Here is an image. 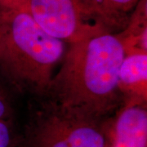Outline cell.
I'll list each match as a JSON object with an SVG mask.
<instances>
[{"mask_svg": "<svg viewBox=\"0 0 147 147\" xmlns=\"http://www.w3.org/2000/svg\"><path fill=\"white\" fill-rule=\"evenodd\" d=\"M124 53L118 33L71 43L41 99L69 114L105 122L123 104L118 76Z\"/></svg>", "mask_w": 147, "mask_h": 147, "instance_id": "cell-1", "label": "cell"}, {"mask_svg": "<svg viewBox=\"0 0 147 147\" xmlns=\"http://www.w3.org/2000/svg\"><path fill=\"white\" fill-rule=\"evenodd\" d=\"M65 44L25 11L0 10V74L12 91L43 97L63 61Z\"/></svg>", "mask_w": 147, "mask_h": 147, "instance_id": "cell-2", "label": "cell"}, {"mask_svg": "<svg viewBox=\"0 0 147 147\" xmlns=\"http://www.w3.org/2000/svg\"><path fill=\"white\" fill-rule=\"evenodd\" d=\"M105 121L69 114L39 98L22 131L24 145L25 147H107Z\"/></svg>", "mask_w": 147, "mask_h": 147, "instance_id": "cell-3", "label": "cell"}, {"mask_svg": "<svg viewBox=\"0 0 147 147\" xmlns=\"http://www.w3.org/2000/svg\"><path fill=\"white\" fill-rule=\"evenodd\" d=\"M21 10L47 34L65 43L108 31L86 16L76 0H24Z\"/></svg>", "mask_w": 147, "mask_h": 147, "instance_id": "cell-4", "label": "cell"}, {"mask_svg": "<svg viewBox=\"0 0 147 147\" xmlns=\"http://www.w3.org/2000/svg\"><path fill=\"white\" fill-rule=\"evenodd\" d=\"M107 147H147L146 103L124 102L105 121Z\"/></svg>", "mask_w": 147, "mask_h": 147, "instance_id": "cell-5", "label": "cell"}, {"mask_svg": "<svg viewBox=\"0 0 147 147\" xmlns=\"http://www.w3.org/2000/svg\"><path fill=\"white\" fill-rule=\"evenodd\" d=\"M118 86L123 103H146L147 51L137 47L125 50L119 69Z\"/></svg>", "mask_w": 147, "mask_h": 147, "instance_id": "cell-6", "label": "cell"}, {"mask_svg": "<svg viewBox=\"0 0 147 147\" xmlns=\"http://www.w3.org/2000/svg\"><path fill=\"white\" fill-rule=\"evenodd\" d=\"M141 0H76L85 15L113 33L123 30Z\"/></svg>", "mask_w": 147, "mask_h": 147, "instance_id": "cell-7", "label": "cell"}, {"mask_svg": "<svg viewBox=\"0 0 147 147\" xmlns=\"http://www.w3.org/2000/svg\"><path fill=\"white\" fill-rule=\"evenodd\" d=\"M124 51L137 47L147 51V2L141 0L131 12L125 28L118 33Z\"/></svg>", "mask_w": 147, "mask_h": 147, "instance_id": "cell-8", "label": "cell"}, {"mask_svg": "<svg viewBox=\"0 0 147 147\" xmlns=\"http://www.w3.org/2000/svg\"><path fill=\"white\" fill-rule=\"evenodd\" d=\"M0 147H25L23 133L14 119L0 120Z\"/></svg>", "mask_w": 147, "mask_h": 147, "instance_id": "cell-9", "label": "cell"}, {"mask_svg": "<svg viewBox=\"0 0 147 147\" xmlns=\"http://www.w3.org/2000/svg\"><path fill=\"white\" fill-rule=\"evenodd\" d=\"M11 91L12 90L0 74V120L14 119Z\"/></svg>", "mask_w": 147, "mask_h": 147, "instance_id": "cell-10", "label": "cell"}, {"mask_svg": "<svg viewBox=\"0 0 147 147\" xmlns=\"http://www.w3.org/2000/svg\"><path fill=\"white\" fill-rule=\"evenodd\" d=\"M24 0H0V10L21 9Z\"/></svg>", "mask_w": 147, "mask_h": 147, "instance_id": "cell-11", "label": "cell"}]
</instances>
